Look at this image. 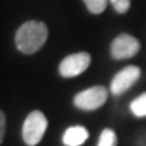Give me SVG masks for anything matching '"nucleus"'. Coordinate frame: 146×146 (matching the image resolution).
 <instances>
[{
	"label": "nucleus",
	"instance_id": "nucleus-1",
	"mask_svg": "<svg viewBox=\"0 0 146 146\" xmlns=\"http://www.w3.org/2000/svg\"><path fill=\"white\" fill-rule=\"evenodd\" d=\"M47 39V27L43 22L29 21L23 23L15 34L18 50L25 54L38 52Z\"/></svg>",
	"mask_w": 146,
	"mask_h": 146
},
{
	"label": "nucleus",
	"instance_id": "nucleus-2",
	"mask_svg": "<svg viewBox=\"0 0 146 146\" xmlns=\"http://www.w3.org/2000/svg\"><path fill=\"white\" fill-rule=\"evenodd\" d=\"M47 129V119L41 111H31L27 115L22 129V137L27 146L38 145Z\"/></svg>",
	"mask_w": 146,
	"mask_h": 146
},
{
	"label": "nucleus",
	"instance_id": "nucleus-3",
	"mask_svg": "<svg viewBox=\"0 0 146 146\" xmlns=\"http://www.w3.org/2000/svg\"><path fill=\"white\" fill-rule=\"evenodd\" d=\"M108 91L103 85H95L78 92L74 96V106L83 111H94L100 108L106 103Z\"/></svg>",
	"mask_w": 146,
	"mask_h": 146
},
{
	"label": "nucleus",
	"instance_id": "nucleus-4",
	"mask_svg": "<svg viewBox=\"0 0 146 146\" xmlns=\"http://www.w3.org/2000/svg\"><path fill=\"white\" fill-rule=\"evenodd\" d=\"M91 64V56L85 52L74 53L65 57L58 66V72L62 77H76L88 69Z\"/></svg>",
	"mask_w": 146,
	"mask_h": 146
},
{
	"label": "nucleus",
	"instance_id": "nucleus-5",
	"mask_svg": "<svg viewBox=\"0 0 146 146\" xmlns=\"http://www.w3.org/2000/svg\"><path fill=\"white\" fill-rule=\"evenodd\" d=\"M139 76H141V69L135 65H130V66L123 68L120 72L115 74L112 81H111V85H110L111 94L115 96L125 94L127 89L137 83Z\"/></svg>",
	"mask_w": 146,
	"mask_h": 146
},
{
	"label": "nucleus",
	"instance_id": "nucleus-6",
	"mask_svg": "<svg viewBox=\"0 0 146 146\" xmlns=\"http://www.w3.org/2000/svg\"><path fill=\"white\" fill-rule=\"evenodd\" d=\"M139 42L129 34H120L111 43V56L115 60H126L134 57L139 52Z\"/></svg>",
	"mask_w": 146,
	"mask_h": 146
},
{
	"label": "nucleus",
	"instance_id": "nucleus-7",
	"mask_svg": "<svg viewBox=\"0 0 146 146\" xmlns=\"http://www.w3.org/2000/svg\"><path fill=\"white\" fill-rule=\"evenodd\" d=\"M89 133L83 126H72L68 127L62 135V142L66 146H81L88 139Z\"/></svg>",
	"mask_w": 146,
	"mask_h": 146
},
{
	"label": "nucleus",
	"instance_id": "nucleus-8",
	"mask_svg": "<svg viewBox=\"0 0 146 146\" xmlns=\"http://www.w3.org/2000/svg\"><path fill=\"white\" fill-rule=\"evenodd\" d=\"M130 110H131V112L135 115V116H138V118L146 116V92L139 95L138 98H135V99L131 102Z\"/></svg>",
	"mask_w": 146,
	"mask_h": 146
},
{
	"label": "nucleus",
	"instance_id": "nucleus-9",
	"mask_svg": "<svg viewBox=\"0 0 146 146\" xmlns=\"http://www.w3.org/2000/svg\"><path fill=\"white\" fill-rule=\"evenodd\" d=\"M98 146H116V134L111 129H104L100 134Z\"/></svg>",
	"mask_w": 146,
	"mask_h": 146
},
{
	"label": "nucleus",
	"instance_id": "nucleus-10",
	"mask_svg": "<svg viewBox=\"0 0 146 146\" xmlns=\"http://www.w3.org/2000/svg\"><path fill=\"white\" fill-rule=\"evenodd\" d=\"M84 4L87 5V8L89 10V12H92L95 15H99L107 7L108 0H83Z\"/></svg>",
	"mask_w": 146,
	"mask_h": 146
},
{
	"label": "nucleus",
	"instance_id": "nucleus-11",
	"mask_svg": "<svg viewBox=\"0 0 146 146\" xmlns=\"http://www.w3.org/2000/svg\"><path fill=\"white\" fill-rule=\"evenodd\" d=\"M110 1H111L112 7L115 8V11L118 14H126L131 4L130 0H110Z\"/></svg>",
	"mask_w": 146,
	"mask_h": 146
},
{
	"label": "nucleus",
	"instance_id": "nucleus-12",
	"mask_svg": "<svg viewBox=\"0 0 146 146\" xmlns=\"http://www.w3.org/2000/svg\"><path fill=\"white\" fill-rule=\"evenodd\" d=\"M4 134H5V115L0 110V145H1V142L4 139Z\"/></svg>",
	"mask_w": 146,
	"mask_h": 146
}]
</instances>
